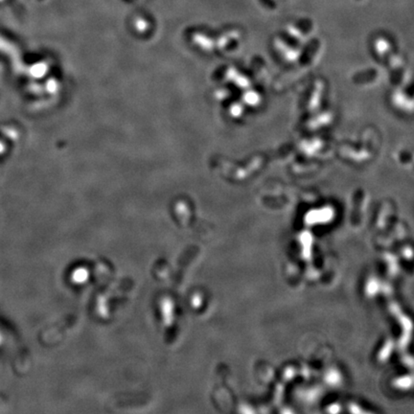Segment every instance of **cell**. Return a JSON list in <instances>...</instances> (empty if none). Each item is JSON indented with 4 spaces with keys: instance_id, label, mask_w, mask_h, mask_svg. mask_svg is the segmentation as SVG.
<instances>
[{
    "instance_id": "cell-1",
    "label": "cell",
    "mask_w": 414,
    "mask_h": 414,
    "mask_svg": "<svg viewBox=\"0 0 414 414\" xmlns=\"http://www.w3.org/2000/svg\"><path fill=\"white\" fill-rule=\"evenodd\" d=\"M259 1L262 4H264L266 6H269V7H271V8L276 7L278 5V3H279V0H259Z\"/></svg>"
}]
</instances>
